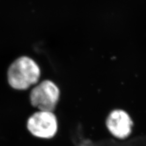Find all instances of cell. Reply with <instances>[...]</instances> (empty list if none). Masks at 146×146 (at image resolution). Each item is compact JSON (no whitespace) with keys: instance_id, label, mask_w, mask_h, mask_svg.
<instances>
[{"instance_id":"4","label":"cell","mask_w":146,"mask_h":146,"mask_svg":"<svg viewBox=\"0 0 146 146\" xmlns=\"http://www.w3.org/2000/svg\"><path fill=\"white\" fill-rule=\"evenodd\" d=\"M133 122L130 116L121 110H116L110 114L107 125L111 133L119 139L129 136L131 131Z\"/></svg>"},{"instance_id":"3","label":"cell","mask_w":146,"mask_h":146,"mask_svg":"<svg viewBox=\"0 0 146 146\" xmlns=\"http://www.w3.org/2000/svg\"><path fill=\"white\" fill-rule=\"evenodd\" d=\"M27 128L34 136L44 139L52 138L58 129L57 117L52 112L40 111L29 118Z\"/></svg>"},{"instance_id":"1","label":"cell","mask_w":146,"mask_h":146,"mask_svg":"<svg viewBox=\"0 0 146 146\" xmlns=\"http://www.w3.org/2000/svg\"><path fill=\"white\" fill-rule=\"evenodd\" d=\"M40 77V67L33 59L26 56L18 58L7 71L8 83L17 90H26L37 83Z\"/></svg>"},{"instance_id":"2","label":"cell","mask_w":146,"mask_h":146,"mask_svg":"<svg viewBox=\"0 0 146 146\" xmlns=\"http://www.w3.org/2000/svg\"><path fill=\"white\" fill-rule=\"evenodd\" d=\"M60 90L53 82L46 80L31 90L30 101L32 106L40 111L52 112L58 102Z\"/></svg>"}]
</instances>
